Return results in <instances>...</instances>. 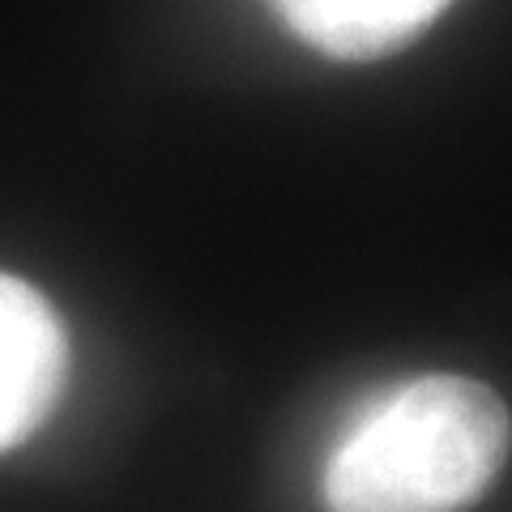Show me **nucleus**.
I'll return each mask as SVG.
<instances>
[{
  "label": "nucleus",
  "instance_id": "nucleus-1",
  "mask_svg": "<svg viewBox=\"0 0 512 512\" xmlns=\"http://www.w3.org/2000/svg\"><path fill=\"white\" fill-rule=\"evenodd\" d=\"M512 419L470 376H419L380 393L342 431L320 474L329 512H461L504 470Z\"/></svg>",
  "mask_w": 512,
  "mask_h": 512
},
{
  "label": "nucleus",
  "instance_id": "nucleus-2",
  "mask_svg": "<svg viewBox=\"0 0 512 512\" xmlns=\"http://www.w3.org/2000/svg\"><path fill=\"white\" fill-rule=\"evenodd\" d=\"M69 380V333L30 282L0 274V453L52 419Z\"/></svg>",
  "mask_w": 512,
  "mask_h": 512
},
{
  "label": "nucleus",
  "instance_id": "nucleus-3",
  "mask_svg": "<svg viewBox=\"0 0 512 512\" xmlns=\"http://www.w3.org/2000/svg\"><path fill=\"white\" fill-rule=\"evenodd\" d=\"M453 0H274L278 18L333 60H380L402 52Z\"/></svg>",
  "mask_w": 512,
  "mask_h": 512
}]
</instances>
